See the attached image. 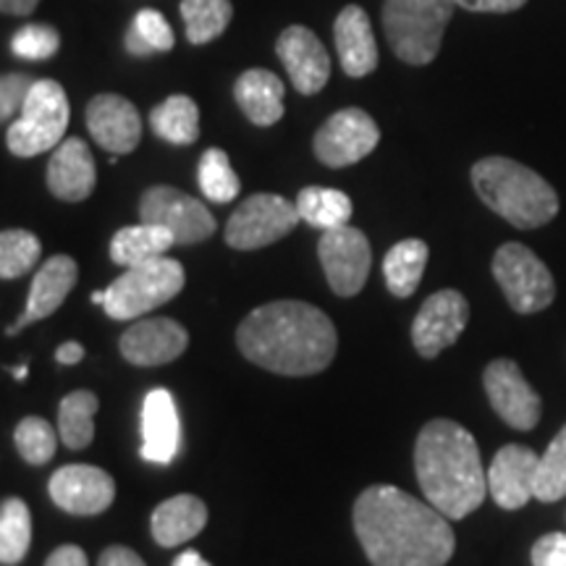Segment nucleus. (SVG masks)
Segmentation results:
<instances>
[{
  "label": "nucleus",
  "mask_w": 566,
  "mask_h": 566,
  "mask_svg": "<svg viewBox=\"0 0 566 566\" xmlns=\"http://www.w3.org/2000/svg\"><path fill=\"white\" fill-rule=\"evenodd\" d=\"M101 407L97 396L92 391H74L61 401L59 407V436L63 446L71 451L87 449L95 438V412Z\"/></svg>",
  "instance_id": "obj_30"
},
{
  "label": "nucleus",
  "mask_w": 566,
  "mask_h": 566,
  "mask_svg": "<svg viewBox=\"0 0 566 566\" xmlns=\"http://www.w3.org/2000/svg\"><path fill=\"white\" fill-rule=\"evenodd\" d=\"M541 457L522 443H506L488 467V493L506 512L522 509L535 495Z\"/></svg>",
  "instance_id": "obj_17"
},
{
  "label": "nucleus",
  "mask_w": 566,
  "mask_h": 566,
  "mask_svg": "<svg viewBox=\"0 0 566 566\" xmlns=\"http://www.w3.org/2000/svg\"><path fill=\"white\" fill-rule=\"evenodd\" d=\"M239 349L250 363L279 375H315L334 363L336 325L315 304L281 300L263 304L237 331Z\"/></svg>",
  "instance_id": "obj_2"
},
{
  "label": "nucleus",
  "mask_w": 566,
  "mask_h": 566,
  "mask_svg": "<svg viewBox=\"0 0 566 566\" xmlns=\"http://www.w3.org/2000/svg\"><path fill=\"white\" fill-rule=\"evenodd\" d=\"M139 218L145 223L171 231L176 244H200L216 233V218L200 200L176 187H150L139 200Z\"/></svg>",
  "instance_id": "obj_10"
},
{
  "label": "nucleus",
  "mask_w": 566,
  "mask_h": 566,
  "mask_svg": "<svg viewBox=\"0 0 566 566\" xmlns=\"http://www.w3.org/2000/svg\"><path fill=\"white\" fill-rule=\"evenodd\" d=\"M32 87H34L32 76L19 74V71L6 74L3 80H0V118H3V122L19 116V111L24 108Z\"/></svg>",
  "instance_id": "obj_39"
},
{
  "label": "nucleus",
  "mask_w": 566,
  "mask_h": 566,
  "mask_svg": "<svg viewBox=\"0 0 566 566\" xmlns=\"http://www.w3.org/2000/svg\"><path fill=\"white\" fill-rule=\"evenodd\" d=\"M82 357H84V346L76 344V342L61 344L59 352H55V359H59L61 365H76Z\"/></svg>",
  "instance_id": "obj_46"
},
{
  "label": "nucleus",
  "mask_w": 566,
  "mask_h": 566,
  "mask_svg": "<svg viewBox=\"0 0 566 566\" xmlns=\"http://www.w3.org/2000/svg\"><path fill=\"white\" fill-rule=\"evenodd\" d=\"M13 378H17V380H24V378H27V365L13 367Z\"/></svg>",
  "instance_id": "obj_48"
},
{
  "label": "nucleus",
  "mask_w": 566,
  "mask_h": 566,
  "mask_svg": "<svg viewBox=\"0 0 566 566\" xmlns=\"http://www.w3.org/2000/svg\"><path fill=\"white\" fill-rule=\"evenodd\" d=\"M336 53L342 69L352 80H363L378 69V42H375L370 19L359 6H346L334 21Z\"/></svg>",
  "instance_id": "obj_23"
},
{
  "label": "nucleus",
  "mask_w": 566,
  "mask_h": 566,
  "mask_svg": "<svg viewBox=\"0 0 566 566\" xmlns=\"http://www.w3.org/2000/svg\"><path fill=\"white\" fill-rule=\"evenodd\" d=\"M97 168L87 142L80 137L63 139L48 163V189L63 202H82L95 192Z\"/></svg>",
  "instance_id": "obj_22"
},
{
  "label": "nucleus",
  "mask_w": 566,
  "mask_h": 566,
  "mask_svg": "<svg viewBox=\"0 0 566 566\" xmlns=\"http://www.w3.org/2000/svg\"><path fill=\"white\" fill-rule=\"evenodd\" d=\"M48 491H51L55 506L76 516L103 514L116 499L113 478L101 467L92 464L61 467V470L53 472Z\"/></svg>",
  "instance_id": "obj_15"
},
{
  "label": "nucleus",
  "mask_w": 566,
  "mask_h": 566,
  "mask_svg": "<svg viewBox=\"0 0 566 566\" xmlns=\"http://www.w3.org/2000/svg\"><path fill=\"white\" fill-rule=\"evenodd\" d=\"M380 142V129L363 108L334 113L315 134L313 150L328 168H346L365 160Z\"/></svg>",
  "instance_id": "obj_11"
},
{
  "label": "nucleus",
  "mask_w": 566,
  "mask_h": 566,
  "mask_svg": "<svg viewBox=\"0 0 566 566\" xmlns=\"http://www.w3.org/2000/svg\"><path fill=\"white\" fill-rule=\"evenodd\" d=\"M174 244L176 239L171 237V231L142 221L137 226H126V229L116 231V237L111 239V260L122 268L145 265L163 258Z\"/></svg>",
  "instance_id": "obj_26"
},
{
  "label": "nucleus",
  "mask_w": 566,
  "mask_h": 566,
  "mask_svg": "<svg viewBox=\"0 0 566 566\" xmlns=\"http://www.w3.org/2000/svg\"><path fill=\"white\" fill-rule=\"evenodd\" d=\"M354 533L373 566H446L457 548L449 516L394 485L359 495Z\"/></svg>",
  "instance_id": "obj_1"
},
{
  "label": "nucleus",
  "mask_w": 566,
  "mask_h": 566,
  "mask_svg": "<svg viewBox=\"0 0 566 566\" xmlns=\"http://www.w3.org/2000/svg\"><path fill=\"white\" fill-rule=\"evenodd\" d=\"M493 279L520 315L541 313L556 296V283L548 265L525 244L509 242L499 247L493 258Z\"/></svg>",
  "instance_id": "obj_8"
},
{
  "label": "nucleus",
  "mask_w": 566,
  "mask_h": 566,
  "mask_svg": "<svg viewBox=\"0 0 566 566\" xmlns=\"http://www.w3.org/2000/svg\"><path fill=\"white\" fill-rule=\"evenodd\" d=\"M97 566H147L142 558L134 554L132 548L126 546H111L103 551L101 562H97Z\"/></svg>",
  "instance_id": "obj_42"
},
{
  "label": "nucleus",
  "mask_w": 566,
  "mask_h": 566,
  "mask_svg": "<svg viewBox=\"0 0 566 566\" xmlns=\"http://www.w3.org/2000/svg\"><path fill=\"white\" fill-rule=\"evenodd\" d=\"M233 95L242 113L254 126H273L283 118L286 90L283 82L268 69H250L233 84Z\"/></svg>",
  "instance_id": "obj_24"
},
{
  "label": "nucleus",
  "mask_w": 566,
  "mask_h": 566,
  "mask_svg": "<svg viewBox=\"0 0 566 566\" xmlns=\"http://www.w3.org/2000/svg\"><path fill=\"white\" fill-rule=\"evenodd\" d=\"M103 302H105V289L103 292H92V304H101L103 307Z\"/></svg>",
  "instance_id": "obj_49"
},
{
  "label": "nucleus",
  "mask_w": 566,
  "mask_h": 566,
  "mask_svg": "<svg viewBox=\"0 0 566 566\" xmlns=\"http://www.w3.org/2000/svg\"><path fill=\"white\" fill-rule=\"evenodd\" d=\"M181 17L187 40L192 45H208L229 30L233 6L231 0H181Z\"/></svg>",
  "instance_id": "obj_31"
},
{
  "label": "nucleus",
  "mask_w": 566,
  "mask_h": 566,
  "mask_svg": "<svg viewBox=\"0 0 566 566\" xmlns=\"http://www.w3.org/2000/svg\"><path fill=\"white\" fill-rule=\"evenodd\" d=\"M415 472L428 504L464 520L485 501L488 472L472 433L454 420H430L415 443Z\"/></svg>",
  "instance_id": "obj_3"
},
{
  "label": "nucleus",
  "mask_w": 566,
  "mask_h": 566,
  "mask_svg": "<svg viewBox=\"0 0 566 566\" xmlns=\"http://www.w3.org/2000/svg\"><path fill=\"white\" fill-rule=\"evenodd\" d=\"M470 321V304L457 289L428 296L412 323V344L420 357L433 359L459 342Z\"/></svg>",
  "instance_id": "obj_13"
},
{
  "label": "nucleus",
  "mask_w": 566,
  "mask_h": 566,
  "mask_svg": "<svg viewBox=\"0 0 566 566\" xmlns=\"http://www.w3.org/2000/svg\"><path fill=\"white\" fill-rule=\"evenodd\" d=\"M566 495V424L558 430V436L551 441L546 454L541 457L535 480V499L543 504H554V501Z\"/></svg>",
  "instance_id": "obj_36"
},
{
  "label": "nucleus",
  "mask_w": 566,
  "mask_h": 566,
  "mask_svg": "<svg viewBox=\"0 0 566 566\" xmlns=\"http://www.w3.org/2000/svg\"><path fill=\"white\" fill-rule=\"evenodd\" d=\"M87 129L103 150L111 155H129L142 139L137 105L113 92L95 95L87 105Z\"/></svg>",
  "instance_id": "obj_19"
},
{
  "label": "nucleus",
  "mask_w": 566,
  "mask_h": 566,
  "mask_svg": "<svg viewBox=\"0 0 566 566\" xmlns=\"http://www.w3.org/2000/svg\"><path fill=\"white\" fill-rule=\"evenodd\" d=\"M454 3L475 13H512L520 11L527 0H454Z\"/></svg>",
  "instance_id": "obj_41"
},
{
  "label": "nucleus",
  "mask_w": 566,
  "mask_h": 566,
  "mask_svg": "<svg viewBox=\"0 0 566 566\" xmlns=\"http://www.w3.org/2000/svg\"><path fill=\"white\" fill-rule=\"evenodd\" d=\"M197 181H200L202 195L208 197L210 202H218V205L237 200L239 189H242L237 171L231 168L229 155H226L221 147H210V150H205V155L200 158V166H197Z\"/></svg>",
  "instance_id": "obj_33"
},
{
  "label": "nucleus",
  "mask_w": 566,
  "mask_h": 566,
  "mask_svg": "<svg viewBox=\"0 0 566 566\" xmlns=\"http://www.w3.org/2000/svg\"><path fill=\"white\" fill-rule=\"evenodd\" d=\"M475 192L495 216L516 229H541L558 212V195L551 184L512 158H483L472 166Z\"/></svg>",
  "instance_id": "obj_4"
},
{
  "label": "nucleus",
  "mask_w": 566,
  "mask_h": 566,
  "mask_svg": "<svg viewBox=\"0 0 566 566\" xmlns=\"http://www.w3.org/2000/svg\"><path fill=\"white\" fill-rule=\"evenodd\" d=\"M150 126L160 139L171 142V145H192L200 137V108L192 97L171 95L168 101L155 105Z\"/></svg>",
  "instance_id": "obj_28"
},
{
  "label": "nucleus",
  "mask_w": 566,
  "mask_h": 566,
  "mask_svg": "<svg viewBox=\"0 0 566 566\" xmlns=\"http://www.w3.org/2000/svg\"><path fill=\"white\" fill-rule=\"evenodd\" d=\"M124 42H126V51H129L132 55H137V59H147V55L155 53L153 48L139 38V32L134 30V27H129V32H126V40Z\"/></svg>",
  "instance_id": "obj_45"
},
{
  "label": "nucleus",
  "mask_w": 566,
  "mask_h": 566,
  "mask_svg": "<svg viewBox=\"0 0 566 566\" xmlns=\"http://www.w3.org/2000/svg\"><path fill=\"white\" fill-rule=\"evenodd\" d=\"M181 422L174 394L166 388H153L142 405V449L145 462L171 464L179 454Z\"/></svg>",
  "instance_id": "obj_20"
},
{
  "label": "nucleus",
  "mask_w": 566,
  "mask_h": 566,
  "mask_svg": "<svg viewBox=\"0 0 566 566\" xmlns=\"http://www.w3.org/2000/svg\"><path fill=\"white\" fill-rule=\"evenodd\" d=\"M275 53L286 69L294 90L302 95H317L331 80V55L321 38L302 24H292L281 32Z\"/></svg>",
  "instance_id": "obj_16"
},
{
  "label": "nucleus",
  "mask_w": 566,
  "mask_h": 566,
  "mask_svg": "<svg viewBox=\"0 0 566 566\" xmlns=\"http://www.w3.org/2000/svg\"><path fill=\"white\" fill-rule=\"evenodd\" d=\"M42 244L32 231L9 229L0 233V279L13 281L40 263Z\"/></svg>",
  "instance_id": "obj_34"
},
{
  "label": "nucleus",
  "mask_w": 566,
  "mask_h": 566,
  "mask_svg": "<svg viewBox=\"0 0 566 566\" xmlns=\"http://www.w3.org/2000/svg\"><path fill=\"white\" fill-rule=\"evenodd\" d=\"M174 566H210V564L205 562V558L197 554V551H184V554L176 556Z\"/></svg>",
  "instance_id": "obj_47"
},
{
  "label": "nucleus",
  "mask_w": 566,
  "mask_h": 566,
  "mask_svg": "<svg viewBox=\"0 0 566 566\" xmlns=\"http://www.w3.org/2000/svg\"><path fill=\"white\" fill-rule=\"evenodd\" d=\"M454 6V0H386L384 32L396 59L412 66L433 61L441 53Z\"/></svg>",
  "instance_id": "obj_5"
},
{
  "label": "nucleus",
  "mask_w": 566,
  "mask_h": 566,
  "mask_svg": "<svg viewBox=\"0 0 566 566\" xmlns=\"http://www.w3.org/2000/svg\"><path fill=\"white\" fill-rule=\"evenodd\" d=\"M483 386L495 415H499L509 428L533 430L535 424L541 422V396L533 391V386L525 380L520 365L512 363V359H493V363L485 367Z\"/></svg>",
  "instance_id": "obj_14"
},
{
  "label": "nucleus",
  "mask_w": 566,
  "mask_h": 566,
  "mask_svg": "<svg viewBox=\"0 0 566 566\" xmlns=\"http://www.w3.org/2000/svg\"><path fill=\"white\" fill-rule=\"evenodd\" d=\"M45 566H90V562L80 546H61L48 556Z\"/></svg>",
  "instance_id": "obj_43"
},
{
  "label": "nucleus",
  "mask_w": 566,
  "mask_h": 566,
  "mask_svg": "<svg viewBox=\"0 0 566 566\" xmlns=\"http://www.w3.org/2000/svg\"><path fill=\"white\" fill-rule=\"evenodd\" d=\"M533 566H566V535H543L533 546Z\"/></svg>",
  "instance_id": "obj_40"
},
{
  "label": "nucleus",
  "mask_w": 566,
  "mask_h": 566,
  "mask_svg": "<svg viewBox=\"0 0 566 566\" xmlns=\"http://www.w3.org/2000/svg\"><path fill=\"white\" fill-rule=\"evenodd\" d=\"M208 525V506L197 495L181 493L163 501L153 512V537L163 548H176L192 541Z\"/></svg>",
  "instance_id": "obj_25"
},
{
  "label": "nucleus",
  "mask_w": 566,
  "mask_h": 566,
  "mask_svg": "<svg viewBox=\"0 0 566 566\" xmlns=\"http://www.w3.org/2000/svg\"><path fill=\"white\" fill-rule=\"evenodd\" d=\"M38 6L40 0H0V9L9 17H32Z\"/></svg>",
  "instance_id": "obj_44"
},
{
  "label": "nucleus",
  "mask_w": 566,
  "mask_h": 566,
  "mask_svg": "<svg viewBox=\"0 0 566 566\" xmlns=\"http://www.w3.org/2000/svg\"><path fill=\"white\" fill-rule=\"evenodd\" d=\"M69 97L55 80H38L24 108L13 118L6 134V145L17 158H34L63 142L69 129Z\"/></svg>",
  "instance_id": "obj_7"
},
{
  "label": "nucleus",
  "mask_w": 566,
  "mask_h": 566,
  "mask_svg": "<svg viewBox=\"0 0 566 566\" xmlns=\"http://www.w3.org/2000/svg\"><path fill=\"white\" fill-rule=\"evenodd\" d=\"M184 265L179 260L163 258L153 263L126 268L116 281L105 289L103 310L113 321H134L153 313L160 304L171 302L184 289Z\"/></svg>",
  "instance_id": "obj_6"
},
{
  "label": "nucleus",
  "mask_w": 566,
  "mask_h": 566,
  "mask_svg": "<svg viewBox=\"0 0 566 566\" xmlns=\"http://www.w3.org/2000/svg\"><path fill=\"white\" fill-rule=\"evenodd\" d=\"M428 244L422 239H405L394 244L384 258V275L388 292L399 300H407L420 286L424 265H428Z\"/></svg>",
  "instance_id": "obj_27"
},
{
  "label": "nucleus",
  "mask_w": 566,
  "mask_h": 566,
  "mask_svg": "<svg viewBox=\"0 0 566 566\" xmlns=\"http://www.w3.org/2000/svg\"><path fill=\"white\" fill-rule=\"evenodd\" d=\"M59 438L61 436L55 433L53 424L42 420V417H24V420L17 424V433H13L19 457L32 467H42L51 462L55 457V449H59Z\"/></svg>",
  "instance_id": "obj_35"
},
{
  "label": "nucleus",
  "mask_w": 566,
  "mask_h": 566,
  "mask_svg": "<svg viewBox=\"0 0 566 566\" xmlns=\"http://www.w3.org/2000/svg\"><path fill=\"white\" fill-rule=\"evenodd\" d=\"M317 258H321L325 279L338 296H357L363 292L373 265L370 242L363 231L349 223L323 231Z\"/></svg>",
  "instance_id": "obj_12"
},
{
  "label": "nucleus",
  "mask_w": 566,
  "mask_h": 566,
  "mask_svg": "<svg viewBox=\"0 0 566 566\" xmlns=\"http://www.w3.org/2000/svg\"><path fill=\"white\" fill-rule=\"evenodd\" d=\"M132 27L139 32V38L145 40L155 53H166L174 48V42H176L174 30L160 11L142 9L137 17H134Z\"/></svg>",
  "instance_id": "obj_38"
},
{
  "label": "nucleus",
  "mask_w": 566,
  "mask_h": 566,
  "mask_svg": "<svg viewBox=\"0 0 566 566\" xmlns=\"http://www.w3.org/2000/svg\"><path fill=\"white\" fill-rule=\"evenodd\" d=\"M122 354L126 363L139 367L168 365L179 359L189 346V334L174 317H150L139 321L124 331Z\"/></svg>",
  "instance_id": "obj_18"
},
{
  "label": "nucleus",
  "mask_w": 566,
  "mask_h": 566,
  "mask_svg": "<svg viewBox=\"0 0 566 566\" xmlns=\"http://www.w3.org/2000/svg\"><path fill=\"white\" fill-rule=\"evenodd\" d=\"M300 221L296 202H289L286 197L271 192L252 195L233 210L229 223H226V244L244 252L263 250V247L289 237Z\"/></svg>",
  "instance_id": "obj_9"
},
{
  "label": "nucleus",
  "mask_w": 566,
  "mask_h": 566,
  "mask_svg": "<svg viewBox=\"0 0 566 566\" xmlns=\"http://www.w3.org/2000/svg\"><path fill=\"white\" fill-rule=\"evenodd\" d=\"M32 546V516L21 499H6L0 506V562L19 564Z\"/></svg>",
  "instance_id": "obj_32"
},
{
  "label": "nucleus",
  "mask_w": 566,
  "mask_h": 566,
  "mask_svg": "<svg viewBox=\"0 0 566 566\" xmlns=\"http://www.w3.org/2000/svg\"><path fill=\"white\" fill-rule=\"evenodd\" d=\"M76 279H80V268H76L74 258H69V254H53L51 260H45L40 265V271L34 273L27 310L21 313L17 323L6 328V334L17 336L24 325L45 321L48 315H53L66 302L71 289L76 286Z\"/></svg>",
  "instance_id": "obj_21"
},
{
  "label": "nucleus",
  "mask_w": 566,
  "mask_h": 566,
  "mask_svg": "<svg viewBox=\"0 0 566 566\" xmlns=\"http://www.w3.org/2000/svg\"><path fill=\"white\" fill-rule=\"evenodd\" d=\"M61 34L51 24H27L11 38V51L24 61H48L59 53Z\"/></svg>",
  "instance_id": "obj_37"
},
{
  "label": "nucleus",
  "mask_w": 566,
  "mask_h": 566,
  "mask_svg": "<svg viewBox=\"0 0 566 566\" xmlns=\"http://www.w3.org/2000/svg\"><path fill=\"white\" fill-rule=\"evenodd\" d=\"M296 210L304 223L313 229L331 231L338 226H346L352 218V200L349 195L338 192V189L328 187H304L296 195Z\"/></svg>",
  "instance_id": "obj_29"
}]
</instances>
